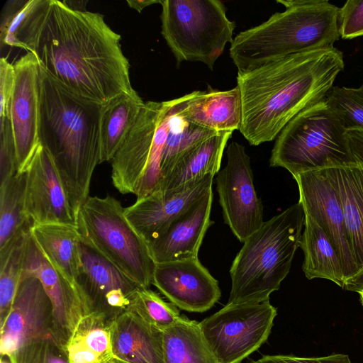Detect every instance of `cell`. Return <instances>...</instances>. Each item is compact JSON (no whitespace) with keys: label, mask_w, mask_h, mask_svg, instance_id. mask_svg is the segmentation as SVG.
Returning <instances> with one entry per match:
<instances>
[{"label":"cell","mask_w":363,"mask_h":363,"mask_svg":"<svg viewBox=\"0 0 363 363\" xmlns=\"http://www.w3.org/2000/svg\"><path fill=\"white\" fill-rule=\"evenodd\" d=\"M16 145L10 119L0 120V184L17 171Z\"/></svg>","instance_id":"obj_37"},{"label":"cell","mask_w":363,"mask_h":363,"mask_svg":"<svg viewBox=\"0 0 363 363\" xmlns=\"http://www.w3.org/2000/svg\"><path fill=\"white\" fill-rule=\"evenodd\" d=\"M26 185L23 169L0 184V250L32 228L25 214Z\"/></svg>","instance_id":"obj_30"},{"label":"cell","mask_w":363,"mask_h":363,"mask_svg":"<svg viewBox=\"0 0 363 363\" xmlns=\"http://www.w3.org/2000/svg\"><path fill=\"white\" fill-rule=\"evenodd\" d=\"M39 0L10 1L4 12L1 27V44L20 48L18 35L24 23L35 9Z\"/></svg>","instance_id":"obj_36"},{"label":"cell","mask_w":363,"mask_h":363,"mask_svg":"<svg viewBox=\"0 0 363 363\" xmlns=\"http://www.w3.org/2000/svg\"><path fill=\"white\" fill-rule=\"evenodd\" d=\"M22 276H33L40 281L52 305L53 337L66 347L78 321L89 311L77 286L71 284L57 272L36 245L31 233Z\"/></svg>","instance_id":"obj_18"},{"label":"cell","mask_w":363,"mask_h":363,"mask_svg":"<svg viewBox=\"0 0 363 363\" xmlns=\"http://www.w3.org/2000/svg\"><path fill=\"white\" fill-rule=\"evenodd\" d=\"M21 169L26 174L25 214L31 226L49 223L77 226V216L48 150L39 144Z\"/></svg>","instance_id":"obj_13"},{"label":"cell","mask_w":363,"mask_h":363,"mask_svg":"<svg viewBox=\"0 0 363 363\" xmlns=\"http://www.w3.org/2000/svg\"><path fill=\"white\" fill-rule=\"evenodd\" d=\"M161 33L174 55L182 62H200L211 70L233 41L235 23L218 0H164Z\"/></svg>","instance_id":"obj_8"},{"label":"cell","mask_w":363,"mask_h":363,"mask_svg":"<svg viewBox=\"0 0 363 363\" xmlns=\"http://www.w3.org/2000/svg\"><path fill=\"white\" fill-rule=\"evenodd\" d=\"M344 66L342 52L333 47L238 72L242 101L239 131L251 145L276 139L296 115L325 100Z\"/></svg>","instance_id":"obj_2"},{"label":"cell","mask_w":363,"mask_h":363,"mask_svg":"<svg viewBox=\"0 0 363 363\" xmlns=\"http://www.w3.org/2000/svg\"><path fill=\"white\" fill-rule=\"evenodd\" d=\"M168 101H147L111 162V180L121 194H135L147 168L157 125Z\"/></svg>","instance_id":"obj_19"},{"label":"cell","mask_w":363,"mask_h":363,"mask_svg":"<svg viewBox=\"0 0 363 363\" xmlns=\"http://www.w3.org/2000/svg\"><path fill=\"white\" fill-rule=\"evenodd\" d=\"M38 140L52 157L77 216L100 164L102 106L70 91L40 67Z\"/></svg>","instance_id":"obj_3"},{"label":"cell","mask_w":363,"mask_h":363,"mask_svg":"<svg viewBox=\"0 0 363 363\" xmlns=\"http://www.w3.org/2000/svg\"><path fill=\"white\" fill-rule=\"evenodd\" d=\"M14 80L13 64L2 57L0 59V120L10 119V106Z\"/></svg>","instance_id":"obj_39"},{"label":"cell","mask_w":363,"mask_h":363,"mask_svg":"<svg viewBox=\"0 0 363 363\" xmlns=\"http://www.w3.org/2000/svg\"><path fill=\"white\" fill-rule=\"evenodd\" d=\"M213 196L211 189L148 244L156 263L198 257L204 235L214 223L210 219Z\"/></svg>","instance_id":"obj_20"},{"label":"cell","mask_w":363,"mask_h":363,"mask_svg":"<svg viewBox=\"0 0 363 363\" xmlns=\"http://www.w3.org/2000/svg\"><path fill=\"white\" fill-rule=\"evenodd\" d=\"M145 103L138 94H123L102 106L100 163L111 162L134 125Z\"/></svg>","instance_id":"obj_27"},{"label":"cell","mask_w":363,"mask_h":363,"mask_svg":"<svg viewBox=\"0 0 363 363\" xmlns=\"http://www.w3.org/2000/svg\"><path fill=\"white\" fill-rule=\"evenodd\" d=\"M350 150L356 163L363 167V130L347 131Z\"/></svg>","instance_id":"obj_41"},{"label":"cell","mask_w":363,"mask_h":363,"mask_svg":"<svg viewBox=\"0 0 363 363\" xmlns=\"http://www.w3.org/2000/svg\"><path fill=\"white\" fill-rule=\"evenodd\" d=\"M65 348L71 363L106 362L114 356L111 321L96 312L85 314L76 325Z\"/></svg>","instance_id":"obj_28"},{"label":"cell","mask_w":363,"mask_h":363,"mask_svg":"<svg viewBox=\"0 0 363 363\" xmlns=\"http://www.w3.org/2000/svg\"><path fill=\"white\" fill-rule=\"evenodd\" d=\"M77 228L84 241L140 286L152 284L157 263L118 199L89 196L78 212Z\"/></svg>","instance_id":"obj_7"},{"label":"cell","mask_w":363,"mask_h":363,"mask_svg":"<svg viewBox=\"0 0 363 363\" xmlns=\"http://www.w3.org/2000/svg\"><path fill=\"white\" fill-rule=\"evenodd\" d=\"M338 28L343 39L363 35V0H348L339 9Z\"/></svg>","instance_id":"obj_38"},{"label":"cell","mask_w":363,"mask_h":363,"mask_svg":"<svg viewBox=\"0 0 363 363\" xmlns=\"http://www.w3.org/2000/svg\"><path fill=\"white\" fill-rule=\"evenodd\" d=\"M171 110L169 129L161 162L162 179L183 155L204 140L219 133L196 125L177 115L172 109V101Z\"/></svg>","instance_id":"obj_32"},{"label":"cell","mask_w":363,"mask_h":363,"mask_svg":"<svg viewBox=\"0 0 363 363\" xmlns=\"http://www.w3.org/2000/svg\"><path fill=\"white\" fill-rule=\"evenodd\" d=\"M226 155L227 164L216 178L219 203L225 224L244 242L264 223L263 205L255 189L245 146L233 141L228 146Z\"/></svg>","instance_id":"obj_10"},{"label":"cell","mask_w":363,"mask_h":363,"mask_svg":"<svg viewBox=\"0 0 363 363\" xmlns=\"http://www.w3.org/2000/svg\"><path fill=\"white\" fill-rule=\"evenodd\" d=\"M347 130L325 100L293 118L276 138L269 159L295 176L311 171L356 164Z\"/></svg>","instance_id":"obj_6"},{"label":"cell","mask_w":363,"mask_h":363,"mask_svg":"<svg viewBox=\"0 0 363 363\" xmlns=\"http://www.w3.org/2000/svg\"><path fill=\"white\" fill-rule=\"evenodd\" d=\"M300 202L271 219L248 237L230 269L231 290L228 304L269 301L288 275L304 227Z\"/></svg>","instance_id":"obj_5"},{"label":"cell","mask_w":363,"mask_h":363,"mask_svg":"<svg viewBox=\"0 0 363 363\" xmlns=\"http://www.w3.org/2000/svg\"><path fill=\"white\" fill-rule=\"evenodd\" d=\"M162 1L158 0H129L127 1L128 6L140 13L145 8L155 4H162Z\"/></svg>","instance_id":"obj_42"},{"label":"cell","mask_w":363,"mask_h":363,"mask_svg":"<svg viewBox=\"0 0 363 363\" xmlns=\"http://www.w3.org/2000/svg\"><path fill=\"white\" fill-rule=\"evenodd\" d=\"M355 291L359 293L360 296V301L362 305L363 306V282L358 286Z\"/></svg>","instance_id":"obj_44"},{"label":"cell","mask_w":363,"mask_h":363,"mask_svg":"<svg viewBox=\"0 0 363 363\" xmlns=\"http://www.w3.org/2000/svg\"><path fill=\"white\" fill-rule=\"evenodd\" d=\"M20 48L74 94L101 105L137 91L121 35L99 13L39 0L18 35Z\"/></svg>","instance_id":"obj_1"},{"label":"cell","mask_w":363,"mask_h":363,"mask_svg":"<svg viewBox=\"0 0 363 363\" xmlns=\"http://www.w3.org/2000/svg\"><path fill=\"white\" fill-rule=\"evenodd\" d=\"M299 247L304 254L302 269L308 279H328L342 289L345 280L337 252L323 229L305 214Z\"/></svg>","instance_id":"obj_26"},{"label":"cell","mask_w":363,"mask_h":363,"mask_svg":"<svg viewBox=\"0 0 363 363\" xmlns=\"http://www.w3.org/2000/svg\"><path fill=\"white\" fill-rule=\"evenodd\" d=\"M0 363H11L9 359L7 357L5 358V356L1 357V362Z\"/></svg>","instance_id":"obj_45"},{"label":"cell","mask_w":363,"mask_h":363,"mask_svg":"<svg viewBox=\"0 0 363 363\" xmlns=\"http://www.w3.org/2000/svg\"><path fill=\"white\" fill-rule=\"evenodd\" d=\"M325 101L347 131L363 130V84L357 88L333 86Z\"/></svg>","instance_id":"obj_34"},{"label":"cell","mask_w":363,"mask_h":363,"mask_svg":"<svg viewBox=\"0 0 363 363\" xmlns=\"http://www.w3.org/2000/svg\"><path fill=\"white\" fill-rule=\"evenodd\" d=\"M164 363H218L201 332L199 322L182 315L163 330Z\"/></svg>","instance_id":"obj_29"},{"label":"cell","mask_w":363,"mask_h":363,"mask_svg":"<svg viewBox=\"0 0 363 363\" xmlns=\"http://www.w3.org/2000/svg\"><path fill=\"white\" fill-rule=\"evenodd\" d=\"M214 175L169 190L157 189L125 208V215L149 244L212 189Z\"/></svg>","instance_id":"obj_16"},{"label":"cell","mask_w":363,"mask_h":363,"mask_svg":"<svg viewBox=\"0 0 363 363\" xmlns=\"http://www.w3.org/2000/svg\"><path fill=\"white\" fill-rule=\"evenodd\" d=\"M248 363H352L349 356L344 354H332L325 357H301L294 355H264L257 360Z\"/></svg>","instance_id":"obj_40"},{"label":"cell","mask_w":363,"mask_h":363,"mask_svg":"<svg viewBox=\"0 0 363 363\" xmlns=\"http://www.w3.org/2000/svg\"><path fill=\"white\" fill-rule=\"evenodd\" d=\"M103 363H128V362H127L114 355Z\"/></svg>","instance_id":"obj_43"},{"label":"cell","mask_w":363,"mask_h":363,"mask_svg":"<svg viewBox=\"0 0 363 363\" xmlns=\"http://www.w3.org/2000/svg\"><path fill=\"white\" fill-rule=\"evenodd\" d=\"M31 235L45 258L65 279L77 286L79 267L77 226L49 223L34 225Z\"/></svg>","instance_id":"obj_24"},{"label":"cell","mask_w":363,"mask_h":363,"mask_svg":"<svg viewBox=\"0 0 363 363\" xmlns=\"http://www.w3.org/2000/svg\"><path fill=\"white\" fill-rule=\"evenodd\" d=\"M129 310L162 331L174 325L182 317L176 306L145 287L138 289Z\"/></svg>","instance_id":"obj_33"},{"label":"cell","mask_w":363,"mask_h":363,"mask_svg":"<svg viewBox=\"0 0 363 363\" xmlns=\"http://www.w3.org/2000/svg\"><path fill=\"white\" fill-rule=\"evenodd\" d=\"M30 230L0 250V327L11 311L23 270Z\"/></svg>","instance_id":"obj_31"},{"label":"cell","mask_w":363,"mask_h":363,"mask_svg":"<svg viewBox=\"0 0 363 363\" xmlns=\"http://www.w3.org/2000/svg\"><path fill=\"white\" fill-rule=\"evenodd\" d=\"M277 314L269 301L227 303L199 325L218 363H240L267 340Z\"/></svg>","instance_id":"obj_9"},{"label":"cell","mask_w":363,"mask_h":363,"mask_svg":"<svg viewBox=\"0 0 363 363\" xmlns=\"http://www.w3.org/2000/svg\"><path fill=\"white\" fill-rule=\"evenodd\" d=\"M13 67L15 80L10 106V121L19 170L39 145L40 66L33 54L26 52L13 63Z\"/></svg>","instance_id":"obj_17"},{"label":"cell","mask_w":363,"mask_h":363,"mask_svg":"<svg viewBox=\"0 0 363 363\" xmlns=\"http://www.w3.org/2000/svg\"><path fill=\"white\" fill-rule=\"evenodd\" d=\"M336 190L342 208L349 244L356 264L355 291L363 281V167L359 164L323 169Z\"/></svg>","instance_id":"obj_22"},{"label":"cell","mask_w":363,"mask_h":363,"mask_svg":"<svg viewBox=\"0 0 363 363\" xmlns=\"http://www.w3.org/2000/svg\"><path fill=\"white\" fill-rule=\"evenodd\" d=\"M286 9L240 32L229 55L238 72L301 52L333 48L340 39L339 8L326 0H277Z\"/></svg>","instance_id":"obj_4"},{"label":"cell","mask_w":363,"mask_h":363,"mask_svg":"<svg viewBox=\"0 0 363 363\" xmlns=\"http://www.w3.org/2000/svg\"><path fill=\"white\" fill-rule=\"evenodd\" d=\"M152 284L177 308L203 313L220 299L218 281L198 257L157 263Z\"/></svg>","instance_id":"obj_15"},{"label":"cell","mask_w":363,"mask_h":363,"mask_svg":"<svg viewBox=\"0 0 363 363\" xmlns=\"http://www.w3.org/2000/svg\"><path fill=\"white\" fill-rule=\"evenodd\" d=\"M233 132H219L204 140L175 164L162 179L158 189L169 190L199 180L220 171L221 160Z\"/></svg>","instance_id":"obj_25"},{"label":"cell","mask_w":363,"mask_h":363,"mask_svg":"<svg viewBox=\"0 0 363 363\" xmlns=\"http://www.w3.org/2000/svg\"><path fill=\"white\" fill-rule=\"evenodd\" d=\"M113 354L128 363H164L163 331L128 310L111 322Z\"/></svg>","instance_id":"obj_23"},{"label":"cell","mask_w":363,"mask_h":363,"mask_svg":"<svg viewBox=\"0 0 363 363\" xmlns=\"http://www.w3.org/2000/svg\"><path fill=\"white\" fill-rule=\"evenodd\" d=\"M53 309L40 281L22 276L9 314L0 327L1 357L11 356L23 345L53 336Z\"/></svg>","instance_id":"obj_14"},{"label":"cell","mask_w":363,"mask_h":363,"mask_svg":"<svg viewBox=\"0 0 363 363\" xmlns=\"http://www.w3.org/2000/svg\"><path fill=\"white\" fill-rule=\"evenodd\" d=\"M172 101L174 112L196 125L216 132L240 129L242 101L237 86L226 91L208 86Z\"/></svg>","instance_id":"obj_21"},{"label":"cell","mask_w":363,"mask_h":363,"mask_svg":"<svg viewBox=\"0 0 363 363\" xmlns=\"http://www.w3.org/2000/svg\"><path fill=\"white\" fill-rule=\"evenodd\" d=\"M8 358L11 363H71L66 348L53 336L30 341Z\"/></svg>","instance_id":"obj_35"},{"label":"cell","mask_w":363,"mask_h":363,"mask_svg":"<svg viewBox=\"0 0 363 363\" xmlns=\"http://www.w3.org/2000/svg\"><path fill=\"white\" fill-rule=\"evenodd\" d=\"M304 213L325 232L339 255L345 280L351 291L357 281V268L349 244L339 196L323 169L299 174L294 177Z\"/></svg>","instance_id":"obj_12"},{"label":"cell","mask_w":363,"mask_h":363,"mask_svg":"<svg viewBox=\"0 0 363 363\" xmlns=\"http://www.w3.org/2000/svg\"><path fill=\"white\" fill-rule=\"evenodd\" d=\"M79 251L77 286L88 311L103 315L111 322L130 309L141 286L82 238Z\"/></svg>","instance_id":"obj_11"}]
</instances>
